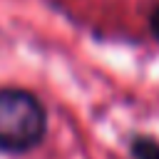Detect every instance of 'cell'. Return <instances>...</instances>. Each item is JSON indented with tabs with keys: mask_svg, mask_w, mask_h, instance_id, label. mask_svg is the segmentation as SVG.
Returning a JSON list of instances; mask_svg holds the SVG:
<instances>
[{
	"mask_svg": "<svg viewBox=\"0 0 159 159\" xmlns=\"http://www.w3.org/2000/svg\"><path fill=\"white\" fill-rule=\"evenodd\" d=\"M47 117L40 99L25 89H0V149L27 152L45 137Z\"/></svg>",
	"mask_w": 159,
	"mask_h": 159,
	"instance_id": "1",
	"label": "cell"
},
{
	"mask_svg": "<svg viewBox=\"0 0 159 159\" xmlns=\"http://www.w3.org/2000/svg\"><path fill=\"white\" fill-rule=\"evenodd\" d=\"M132 157L134 159H159V142L152 137L132 139Z\"/></svg>",
	"mask_w": 159,
	"mask_h": 159,
	"instance_id": "2",
	"label": "cell"
},
{
	"mask_svg": "<svg viewBox=\"0 0 159 159\" xmlns=\"http://www.w3.org/2000/svg\"><path fill=\"white\" fill-rule=\"evenodd\" d=\"M149 27H152V35L159 40V2L154 5V10H152V15H149Z\"/></svg>",
	"mask_w": 159,
	"mask_h": 159,
	"instance_id": "3",
	"label": "cell"
}]
</instances>
